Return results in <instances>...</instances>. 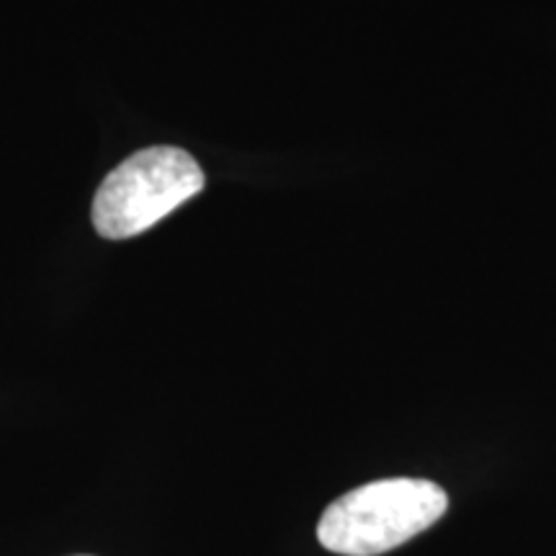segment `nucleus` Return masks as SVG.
<instances>
[{
	"label": "nucleus",
	"instance_id": "nucleus-1",
	"mask_svg": "<svg viewBox=\"0 0 556 556\" xmlns=\"http://www.w3.org/2000/svg\"><path fill=\"white\" fill-rule=\"evenodd\" d=\"M446 507L448 495L430 479H379L338 497L319 518L317 539L340 556H379L441 520Z\"/></svg>",
	"mask_w": 556,
	"mask_h": 556
},
{
	"label": "nucleus",
	"instance_id": "nucleus-2",
	"mask_svg": "<svg viewBox=\"0 0 556 556\" xmlns=\"http://www.w3.org/2000/svg\"><path fill=\"white\" fill-rule=\"evenodd\" d=\"M204 170L180 148H148L124 160L96 191L93 227L106 240H129L204 191Z\"/></svg>",
	"mask_w": 556,
	"mask_h": 556
}]
</instances>
